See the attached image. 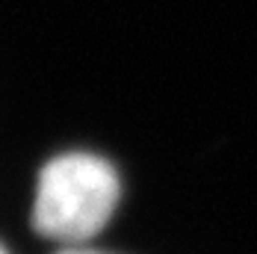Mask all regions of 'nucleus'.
<instances>
[{
    "label": "nucleus",
    "mask_w": 257,
    "mask_h": 254,
    "mask_svg": "<svg viewBox=\"0 0 257 254\" xmlns=\"http://www.w3.org/2000/svg\"><path fill=\"white\" fill-rule=\"evenodd\" d=\"M121 183L103 157L62 154L42 169L33 204V228L42 236L80 248L109 222Z\"/></svg>",
    "instance_id": "f257e3e1"
},
{
    "label": "nucleus",
    "mask_w": 257,
    "mask_h": 254,
    "mask_svg": "<svg viewBox=\"0 0 257 254\" xmlns=\"http://www.w3.org/2000/svg\"><path fill=\"white\" fill-rule=\"evenodd\" d=\"M59 254H101V251H89V248H65V251Z\"/></svg>",
    "instance_id": "f03ea898"
},
{
    "label": "nucleus",
    "mask_w": 257,
    "mask_h": 254,
    "mask_svg": "<svg viewBox=\"0 0 257 254\" xmlns=\"http://www.w3.org/2000/svg\"><path fill=\"white\" fill-rule=\"evenodd\" d=\"M0 254H6V248H3V245H0Z\"/></svg>",
    "instance_id": "7ed1b4c3"
}]
</instances>
